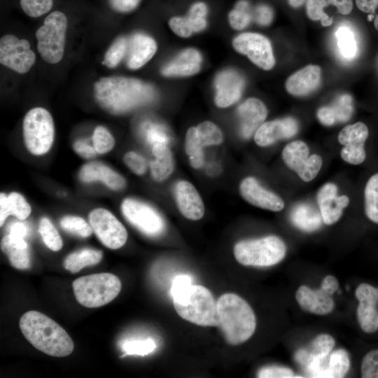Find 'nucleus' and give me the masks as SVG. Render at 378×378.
Returning a JSON list of instances; mask_svg holds the SVG:
<instances>
[{"mask_svg":"<svg viewBox=\"0 0 378 378\" xmlns=\"http://www.w3.org/2000/svg\"><path fill=\"white\" fill-rule=\"evenodd\" d=\"M94 92L98 104L113 114L130 111L151 102L155 97L150 85L122 76L101 78L94 83Z\"/></svg>","mask_w":378,"mask_h":378,"instance_id":"f257e3e1","label":"nucleus"},{"mask_svg":"<svg viewBox=\"0 0 378 378\" xmlns=\"http://www.w3.org/2000/svg\"><path fill=\"white\" fill-rule=\"evenodd\" d=\"M19 326L28 342L46 354L64 357L74 350V342L66 331L43 313L27 312L21 316Z\"/></svg>","mask_w":378,"mask_h":378,"instance_id":"f03ea898","label":"nucleus"},{"mask_svg":"<svg viewBox=\"0 0 378 378\" xmlns=\"http://www.w3.org/2000/svg\"><path fill=\"white\" fill-rule=\"evenodd\" d=\"M218 325L226 342L239 345L247 341L256 328L255 314L240 296L225 293L216 301Z\"/></svg>","mask_w":378,"mask_h":378,"instance_id":"7ed1b4c3","label":"nucleus"},{"mask_svg":"<svg viewBox=\"0 0 378 378\" xmlns=\"http://www.w3.org/2000/svg\"><path fill=\"white\" fill-rule=\"evenodd\" d=\"M172 300L176 312L183 319L201 326H218L216 302L204 286L191 284Z\"/></svg>","mask_w":378,"mask_h":378,"instance_id":"20e7f679","label":"nucleus"},{"mask_svg":"<svg viewBox=\"0 0 378 378\" xmlns=\"http://www.w3.org/2000/svg\"><path fill=\"white\" fill-rule=\"evenodd\" d=\"M78 302L88 308L104 306L119 294L121 281L111 273H98L80 276L72 283Z\"/></svg>","mask_w":378,"mask_h":378,"instance_id":"39448f33","label":"nucleus"},{"mask_svg":"<svg viewBox=\"0 0 378 378\" xmlns=\"http://www.w3.org/2000/svg\"><path fill=\"white\" fill-rule=\"evenodd\" d=\"M286 253L285 243L274 235L242 240L234 247L237 261L246 266H272L280 262L285 258Z\"/></svg>","mask_w":378,"mask_h":378,"instance_id":"423d86ee","label":"nucleus"},{"mask_svg":"<svg viewBox=\"0 0 378 378\" xmlns=\"http://www.w3.org/2000/svg\"><path fill=\"white\" fill-rule=\"evenodd\" d=\"M67 19L64 13L54 11L45 19L43 24L36 32L37 50L48 63L56 64L62 59Z\"/></svg>","mask_w":378,"mask_h":378,"instance_id":"0eeeda50","label":"nucleus"},{"mask_svg":"<svg viewBox=\"0 0 378 378\" xmlns=\"http://www.w3.org/2000/svg\"><path fill=\"white\" fill-rule=\"evenodd\" d=\"M55 127L50 113L41 107L29 110L23 120V137L27 149L35 155L46 153L54 141Z\"/></svg>","mask_w":378,"mask_h":378,"instance_id":"6e6552de","label":"nucleus"},{"mask_svg":"<svg viewBox=\"0 0 378 378\" xmlns=\"http://www.w3.org/2000/svg\"><path fill=\"white\" fill-rule=\"evenodd\" d=\"M338 288L337 279L332 275H327L318 289L312 290L307 286H300L295 293V299L305 311L316 315H326L334 309L332 295Z\"/></svg>","mask_w":378,"mask_h":378,"instance_id":"1a4fd4ad","label":"nucleus"},{"mask_svg":"<svg viewBox=\"0 0 378 378\" xmlns=\"http://www.w3.org/2000/svg\"><path fill=\"white\" fill-rule=\"evenodd\" d=\"M121 211L128 222L148 236H158L165 229L164 220L161 215L144 202L127 198L121 204Z\"/></svg>","mask_w":378,"mask_h":378,"instance_id":"9d476101","label":"nucleus"},{"mask_svg":"<svg viewBox=\"0 0 378 378\" xmlns=\"http://www.w3.org/2000/svg\"><path fill=\"white\" fill-rule=\"evenodd\" d=\"M89 223L99 240L111 249L122 247L127 239L125 226L108 210L97 208L88 215Z\"/></svg>","mask_w":378,"mask_h":378,"instance_id":"9b49d317","label":"nucleus"},{"mask_svg":"<svg viewBox=\"0 0 378 378\" xmlns=\"http://www.w3.org/2000/svg\"><path fill=\"white\" fill-rule=\"evenodd\" d=\"M282 158L287 167L305 182L311 181L317 176L323 164L320 155L309 156V147L302 141L288 144L283 149Z\"/></svg>","mask_w":378,"mask_h":378,"instance_id":"f8f14e48","label":"nucleus"},{"mask_svg":"<svg viewBox=\"0 0 378 378\" xmlns=\"http://www.w3.org/2000/svg\"><path fill=\"white\" fill-rule=\"evenodd\" d=\"M36 61V55L26 39L7 34L0 39V62L19 74H25Z\"/></svg>","mask_w":378,"mask_h":378,"instance_id":"ddd939ff","label":"nucleus"},{"mask_svg":"<svg viewBox=\"0 0 378 378\" xmlns=\"http://www.w3.org/2000/svg\"><path fill=\"white\" fill-rule=\"evenodd\" d=\"M232 45L241 54L246 55L255 65L270 70L275 64L272 48L267 38L257 33L246 32L235 37Z\"/></svg>","mask_w":378,"mask_h":378,"instance_id":"4468645a","label":"nucleus"},{"mask_svg":"<svg viewBox=\"0 0 378 378\" xmlns=\"http://www.w3.org/2000/svg\"><path fill=\"white\" fill-rule=\"evenodd\" d=\"M358 302L356 317L360 329L367 334L378 331V287L361 283L356 288Z\"/></svg>","mask_w":378,"mask_h":378,"instance_id":"2eb2a0df","label":"nucleus"},{"mask_svg":"<svg viewBox=\"0 0 378 378\" xmlns=\"http://www.w3.org/2000/svg\"><path fill=\"white\" fill-rule=\"evenodd\" d=\"M368 134V128L362 122L345 126L338 135L339 142L344 146L341 158L354 165L363 162L366 157L364 146Z\"/></svg>","mask_w":378,"mask_h":378,"instance_id":"dca6fc26","label":"nucleus"},{"mask_svg":"<svg viewBox=\"0 0 378 378\" xmlns=\"http://www.w3.org/2000/svg\"><path fill=\"white\" fill-rule=\"evenodd\" d=\"M239 192L246 202L264 209L280 211L284 207V202L279 196L264 188L253 177H246L241 181Z\"/></svg>","mask_w":378,"mask_h":378,"instance_id":"f3484780","label":"nucleus"},{"mask_svg":"<svg viewBox=\"0 0 378 378\" xmlns=\"http://www.w3.org/2000/svg\"><path fill=\"white\" fill-rule=\"evenodd\" d=\"M298 131V123L292 117L263 122L254 134V141L259 146H267L280 139L295 136Z\"/></svg>","mask_w":378,"mask_h":378,"instance_id":"a211bd4d","label":"nucleus"},{"mask_svg":"<svg viewBox=\"0 0 378 378\" xmlns=\"http://www.w3.org/2000/svg\"><path fill=\"white\" fill-rule=\"evenodd\" d=\"M316 198L323 221L328 225L335 223L340 218L343 209L349 203L346 195H337V187L332 183L323 185Z\"/></svg>","mask_w":378,"mask_h":378,"instance_id":"6ab92c4d","label":"nucleus"},{"mask_svg":"<svg viewBox=\"0 0 378 378\" xmlns=\"http://www.w3.org/2000/svg\"><path fill=\"white\" fill-rule=\"evenodd\" d=\"M244 84V78L236 71L225 70L218 74L215 80L216 106L225 108L237 102Z\"/></svg>","mask_w":378,"mask_h":378,"instance_id":"aec40b11","label":"nucleus"},{"mask_svg":"<svg viewBox=\"0 0 378 378\" xmlns=\"http://www.w3.org/2000/svg\"><path fill=\"white\" fill-rule=\"evenodd\" d=\"M175 199L180 213L192 220L201 219L204 214L203 201L195 188L187 181H179L175 186Z\"/></svg>","mask_w":378,"mask_h":378,"instance_id":"412c9836","label":"nucleus"},{"mask_svg":"<svg viewBox=\"0 0 378 378\" xmlns=\"http://www.w3.org/2000/svg\"><path fill=\"white\" fill-rule=\"evenodd\" d=\"M240 120V132L245 139L250 138L263 123L267 115V109L262 102L249 98L237 108Z\"/></svg>","mask_w":378,"mask_h":378,"instance_id":"4be33fe9","label":"nucleus"},{"mask_svg":"<svg viewBox=\"0 0 378 378\" xmlns=\"http://www.w3.org/2000/svg\"><path fill=\"white\" fill-rule=\"evenodd\" d=\"M126 63L131 69H137L146 64L155 55L157 45L149 36L136 33L127 38Z\"/></svg>","mask_w":378,"mask_h":378,"instance_id":"5701e85b","label":"nucleus"},{"mask_svg":"<svg viewBox=\"0 0 378 378\" xmlns=\"http://www.w3.org/2000/svg\"><path fill=\"white\" fill-rule=\"evenodd\" d=\"M321 69L310 64L296 71L286 82L287 92L293 96H305L316 90L321 81Z\"/></svg>","mask_w":378,"mask_h":378,"instance_id":"b1692460","label":"nucleus"},{"mask_svg":"<svg viewBox=\"0 0 378 378\" xmlns=\"http://www.w3.org/2000/svg\"><path fill=\"white\" fill-rule=\"evenodd\" d=\"M83 182L102 181L113 190H120L125 187V178L106 164L99 162H92L83 166L79 172Z\"/></svg>","mask_w":378,"mask_h":378,"instance_id":"393cba45","label":"nucleus"},{"mask_svg":"<svg viewBox=\"0 0 378 378\" xmlns=\"http://www.w3.org/2000/svg\"><path fill=\"white\" fill-rule=\"evenodd\" d=\"M354 112L353 99L349 94L338 96L331 105L319 108L317 118L326 126H332L337 122H345L352 116Z\"/></svg>","mask_w":378,"mask_h":378,"instance_id":"a878e982","label":"nucleus"},{"mask_svg":"<svg viewBox=\"0 0 378 378\" xmlns=\"http://www.w3.org/2000/svg\"><path fill=\"white\" fill-rule=\"evenodd\" d=\"M202 56L195 49L188 48L181 52L162 69L166 76H188L197 74L200 69Z\"/></svg>","mask_w":378,"mask_h":378,"instance_id":"bb28decb","label":"nucleus"},{"mask_svg":"<svg viewBox=\"0 0 378 378\" xmlns=\"http://www.w3.org/2000/svg\"><path fill=\"white\" fill-rule=\"evenodd\" d=\"M1 248L13 267L18 270L30 267L29 246L24 238L8 233L1 241Z\"/></svg>","mask_w":378,"mask_h":378,"instance_id":"cd10ccee","label":"nucleus"},{"mask_svg":"<svg viewBox=\"0 0 378 378\" xmlns=\"http://www.w3.org/2000/svg\"><path fill=\"white\" fill-rule=\"evenodd\" d=\"M152 152L154 156L150 164L153 178L157 181L167 178L174 170L172 152L163 139H153Z\"/></svg>","mask_w":378,"mask_h":378,"instance_id":"c85d7f7f","label":"nucleus"},{"mask_svg":"<svg viewBox=\"0 0 378 378\" xmlns=\"http://www.w3.org/2000/svg\"><path fill=\"white\" fill-rule=\"evenodd\" d=\"M292 223L304 232H313L320 228L323 218L320 211L308 203L295 205L290 213Z\"/></svg>","mask_w":378,"mask_h":378,"instance_id":"c756f323","label":"nucleus"},{"mask_svg":"<svg viewBox=\"0 0 378 378\" xmlns=\"http://www.w3.org/2000/svg\"><path fill=\"white\" fill-rule=\"evenodd\" d=\"M103 257L100 250L84 248L69 253L64 260V267L74 274L86 266L98 264Z\"/></svg>","mask_w":378,"mask_h":378,"instance_id":"7c9ffc66","label":"nucleus"},{"mask_svg":"<svg viewBox=\"0 0 378 378\" xmlns=\"http://www.w3.org/2000/svg\"><path fill=\"white\" fill-rule=\"evenodd\" d=\"M335 344V341L331 335L320 334L313 340L307 351L302 350L301 353L298 352V359L309 364L314 360L323 358L330 354Z\"/></svg>","mask_w":378,"mask_h":378,"instance_id":"2f4dec72","label":"nucleus"},{"mask_svg":"<svg viewBox=\"0 0 378 378\" xmlns=\"http://www.w3.org/2000/svg\"><path fill=\"white\" fill-rule=\"evenodd\" d=\"M326 363L324 377H344L349 370L350 358L344 349H339L326 357Z\"/></svg>","mask_w":378,"mask_h":378,"instance_id":"473e14b6","label":"nucleus"},{"mask_svg":"<svg viewBox=\"0 0 378 378\" xmlns=\"http://www.w3.org/2000/svg\"><path fill=\"white\" fill-rule=\"evenodd\" d=\"M364 204L367 218L378 224V172L367 181L364 191Z\"/></svg>","mask_w":378,"mask_h":378,"instance_id":"72a5a7b5","label":"nucleus"},{"mask_svg":"<svg viewBox=\"0 0 378 378\" xmlns=\"http://www.w3.org/2000/svg\"><path fill=\"white\" fill-rule=\"evenodd\" d=\"M203 147L197 128H189L186 135L185 148L190 164L194 169H199L204 164Z\"/></svg>","mask_w":378,"mask_h":378,"instance_id":"f704fd0d","label":"nucleus"},{"mask_svg":"<svg viewBox=\"0 0 378 378\" xmlns=\"http://www.w3.org/2000/svg\"><path fill=\"white\" fill-rule=\"evenodd\" d=\"M38 232L46 246L53 251H57L62 247V239L54 225L46 217L39 222Z\"/></svg>","mask_w":378,"mask_h":378,"instance_id":"c9c22d12","label":"nucleus"},{"mask_svg":"<svg viewBox=\"0 0 378 378\" xmlns=\"http://www.w3.org/2000/svg\"><path fill=\"white\" fill-rule=\"evenodd\" d=\"M337 46L342 56L351 59L356 54L357 44L354 32L345 25L340 26L336 33Z\"/></svg>","mask_w":378,"mask_h":378,"instance_id":"e433bc0d","label":"nucleus"},{"mask_svg":"<svg viewBox=\"0 0 378 378\" xmlns=\"http://www.w3.org/2000/svg\"><path fill=\"white\" fill-rule=\"evenodd\" d=\"M62 228L80 237H88L92 233V228L85 219L76 216H65L60 220Z\"/></svg>","mask_w":378,"mask_h":378,"instance_id":"4c0bfd02","label":"nucleus"},{"mask_svg":"<svg viewBox=\"0 0 378 378\" xmlns=\"http://www.w3.org/2000/svg\"><path fill=\"white\" fill-rule=\"evenodd\" d=\"M200 141L204 147L216 146L223 140L220 130L210 121H204L197 127Z\"/></svg>","mask_w":378,"mask_h":378,"instance_id":"58836bf2","label":"nucleus"},{"mask_svg":"<svg viewBox=\"0 0 378 378\" xmlns=\"http://www.w3.org/2000/svg\"><path fill=\"white\" fill-rule=\"evenodd\" d=\"M128 40L125 37H118L107 50L102 64L108 68L115 67L125 57Z\"/></svg>","mask_w":378,"mask_h":378,"instance_id":"ea45409f","label":"nucleus"},{"mask_svg":"<svg viewBox=\"0 0 378 378\" xmlns=\"http://www.w3.org/2000/svg\"><path fill=\"white\" fill-rule=\"evenodd\" d=\"M231 27L237 30H241L248 26L252 18L248 3L246 0L239 1L234 9L228 15Z\"/></svg>","mask_w":378,"mask_h":378,"instance_id":"a19ab883","label":"nucleus"},{"mask_svg":"<svg viewBox=\"0 0 378 378\" xmlns=\"http://www.w3.org/2000/svg\"><path fill=\"white\" fill-rule=\"evenodd\" d=\"M8 211L10 215L20 220L27 218L31 211V208L24 197L20 193L13 192L8 196Z\"/></svg>","mask_w":378,"mask_h":378,"instance_id":"79ce46f5","label":"nucleus"},{"mask_svg":"<svg viewBox=\"0 0 378 378\" xmlns=\"http://www.w3.org/2000/svg\"><path fill=\"white\" fill-rule=\"evenodd\" d=\"M92 143L97 153L103 154L109 152L113 148L115 139L106 127L98 126L94 131Z\"/></svg>","mask_w":378,"mask_h":378,"instance_id":"37998d69","label":"nucleus"},{"mask_svg":"<svg viewBox=\"0 0 378 378\" xmlns=\"http://www.w3.org/2000/svg\"><path fill=\"white\" fill-rule=\"evenodd\" d=\"M326 0H307L306 11L307 16L312 20H321L323 27L330 26L332 23V18H330L323 8L328 5Z\"/></svg>","mask_w":378,"mask_h":378,"instance_id":"c03bdc74","label":"nucleus"},{"mask_svg":"<svg viewBox=\"0 0 378 378\" xmlns=\"http://www.w3.org/2000/svg\"><path fill=\"white\" fill-rule=\"evenodd\" d=\"M156 344L150 339L126 341L122 345V351L128 355H147L155 350Z\"/></svg>","mask_w":378,"mask_h":378,"instance_id":"a18cd8bd","label":"nucleus"},{"mask_svg":"<svg viewBox=\"0 0 378 378\" xmlns=\"http://www.w3.org/2000/svg\"><path fill=\"white\" fill-rule=\"evenodd\" d=\"M23 11L31 18H38L48 13L52 6V0H20Z\"/></svg>","mask_w":378,"mask_h":378,"instance_id":"49530a36","label":"nucleus"},{"mask_svg":"<svg viewBox=\"0 0 378 378\" xmlns=\"http://www.w3.org/2000/svg\"><path fill=\"white\" fill-rule=\"evenodd\" d=\"M360 375L363 378H378V349L369 351L363 357Z\"/></svg>","mask_w":378,"mask_h":378,"instance_id":"de8ad7c7","label":"nucleus"},{"mask_svg":"<svg viewBox=\"0 0 378 378\" xmlns=\"http://www.w3.org/2000/svg\"><path fill=\"white\" fill-rule=\"evenodd\" d=\"M123 160L127 167L136 175L144 174L147 169L145 158L134 151L125 153Z\"/></svg>","mask_w":378,"mask_h":378,"instance_id":"09e8293b","label":"nucleus"},{"mask_svg":"<svg viewBox=\"0 0 378 378\" xmlns=\"http://www.w3.org/2000/svg\"><path fill=\"white\" fill-rule=\"evenodd\" d=\"M257 377L260 378H290L297 376L290 368L272 365L261 368L258 371Z\"/></svg>","mask_w":378,"mask_h":378,"instance_id":"8fccbe9b","label":"nucleus"},{"mask_svg":"<svg viewBox=\"0 0 378 378\" xmlns=\"http://www.w3.org/2000/svg\"><path fill=\"white\" fill-rule=\"evenodd\" d=\"M171 29L178 36L188 37L193 32L187 17H174L169 22Z\"/></svg>","mask_w":378,"mask_h":378,"instance_id":"3c124183","label":"nucleus"},{"mask_svg":"<svg viewBox=\"0 0 378 378\" xmlns=\"http://www.w3.org/2000/svg\"><path fill=\"white\" fill-rule=\"evenodd\" d=\"M256 22L260 25L269 24L273 18L272 9L265 5H260L255 9L252 15Z\"/></svg>","mask_w":378,"mask_h":378,"instance_id":"603ef678","label":"nucleus"},{"mask_svg":"<svg viewBox=\"0 0 378 378\" xmlns=\"http://www.w3.org/2000/svg\"><path fill=\"white\" fill-rule=\"evenodd\" d=\"M141 0H108L111 7L118 12H130L137 7Z\"/></svg>","mask_w":378,"mask_h":378,"instance_id":"864d4df0","label":"nucleus"},{"mask_svg":"<svg viewBox=\"0 0 378 378\" xmlns=\"http://www.w3.org/2000/svg\"><path fill=\"white\" fill-rule=\"evenodd\" d=\"M192 279L188 274H179L174 277L172 283L171 295L174 296L178 292L192 284Z\"/></svg>","mask_w":378,"mask_h":378,"instance_id":"5fc2aeb1","label":"nucleus"},{"mask_svg":"<svg viewBox=\"0 0 378 378\" xmlns=\"http://www.w3.org/2000/svg\"><path fill=\"white\" fill-rule=\"evenodd\" d=\"M74 151L84 158H92L96 155L97 151L94 146L83 141H77L74 144Z\"/></svg>","mask_w":378,"mask_h":378,"instance_id":"6e6d98bb","label":"nucleus"},{"mask_svg":"<svg viewBox=\"0 0 378 378\" xmlns=\"http://www.w3.org/2000/svg\"><path fill=\"white\" fill-rule=\"evenodd\" d=\"M328 3L335 6L342 15H348L353 8L352 0H328Z\"/></svg>","mask_w":378,"mask_h":378,"instance_id":"4d7b16f0","label":"nucleus"},{"mask_svg":"<svg viewBox=\"0 0 378 378\" xmlns=\"http://www.w3.org/2000/svg\"><path fill=\"white\" fill-rule=\"evenodd\" d=\"M356 4L361 11L372 15L375 13L378 7V0H356Z\"/></svg>","mask_w":378,"mask_h":378,"instance_id":"13d9d810","label":"nucleus"},{"mask_svg":"<svg viewBox=\"0 0 378 378\" xmlns=\"http://www.w3.org/2000/svg\"><path fill=\"white\" fill-rule=\"evenodd\" d=\"M27 229L25 224L20 222H13L8 227V233L24 238L27 235Z\"/></svg>","mask_w":378,"mask_h":378,"instance_id":"bf43d9fd","label":"nucleus"},{"mask_svg":"<svg viewBox=\"0 0 378 378\" xmlns=\"http://www.w3.org/2000/svg\"><path fill=\"white\" fill-rule=\"evenodd\" d=\"M8 196L4 193L0 194V225L2 226L6 218L9 216Z\"/></svg>","mask_w":378,"mask_h":378,"instance_id":"052dcab7","label":"nucleus"},{"mask_svg":"<svg viewBox=\"0 0 378 378\" xmlns=\"http://www.w3.org/2000/svg\"><path fill=\"white\" fill-rule=\"evenodd\" d=\"M207 10V6L204 3L197 2L191 6L188 13L198 17L205 18Z\"/></svg>","mask_w":378,"mask_h":378,"instance_id":"680f3d73","label":"nucleus"},{"mask_svg":"<svg viewBox=\"0 0 378 378\" xmlns=\"http://www.w3.org/2000/svg\"><path fill=\"white\" fill-rule=\"evenodd\" d=\"M305 0H288L289 4L294 8L300 6Z\"/></svg>","mask_w":378,"mask_h":378,"instance_id":"e2e57ef3","label":"nucleus"},{"mask_svg":"<svg viewBox=\"0 0 378 378\" xmlns=\"http://www.w3.org/2000/svg\"><path fill=\"white\" fill-rule=\"evenodd\" d=\"M374 27L377 30H378V15H377L374 18Z\"/></svg>","mask_w":378,"mask_h":378,"instance_id":"0e129e2a","label":"nucleus"}]
</instances>
